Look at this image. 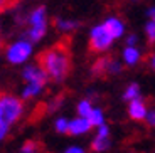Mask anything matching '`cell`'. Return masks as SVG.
<instances>
[{"instance_id": "obj_16", "label": "cell", "mask_w": 155, "mask_h": 153, "mask_svg": "<svg viewBox=\"0 0 155 153\" xmlns=\"http://www.w3.org/2000/svg\"><path fill=\"white\" fill-rule=\"evenodd\" d=\"M123 98L127 101H133V99H137V98H140V88H138V84H130L127 88V91L123 93Z\"/></svg>"}, {"instance_id": "obj_3", "label": "cell", "mask_w": 155, "mask_h": 153, "mask_svg": "<svg viewBox=\"0 0 155 153\" xmlns=\"http://www.w3.org/2000/svg\"><path fill=\"white\" fill-rule=\"evenodd\" d=\"M25 113L24 99L12 93H0V126L10 130Z\"/></svg>"}, {"instance_id": "obj_21", "label": "cell", "mask_w": 155, "mask_h": 153, "mask_svg": "<svg viewBox=\"0 0 155 153\" xmlns=\"http://www.w3.org/2000/svg\"><path fill=\"white\" fill-rule=\"evenodd\" d=\"M145 119H147V123L150 126H155V111H148V115Z\"/></svg>"}, {"instance_id": "obj_1", "label": "cell", "mask_w": 155, "mask_h": 153, "mask_svg": "<svg viewBox=\"0 0 155 153\" xmlns=\"http://www.w3.org/2000/svg\"><path fill=\"white\" fill-rule=\"evenodd\" d=\"M37 61L47 73L49 81H54V83L59 84V83H62L68 77L69 69H71L69 47L64 42H59L39 54Z\"/></svg>"}, {"instance_id": "obj_15", "label": "cell", "mask_w": 155, "mask_h": 153, "mask_svg": "<svg viewBox=\"0 0 155 153\" xmlns=\"http://www.w3.org/2000/svg\"><path fill=\"white\" fill-rule=\"evenodd\" d=\"M89 121H91V125H93L94 128H100L101 125H105V116H103V111L100 109V108H94L93 111H91V115H89Z\"/></svg>"}, {"instance_id": "obj_18", "label": "cell", "mask_w": 155, "mask_h": 153, "mask_svg": "<svg viewBox=\"0 0 155 153\" xmlns=\"http://www.w3.org/2000/svg\"><path fill=\"white\" fill-rule=\"evenodd\" d=\"M39 150H41V146L34 140H27V142L20 146V153H39Z\"/></svg>"}, {"instance_id": "obj_7", "label": "cell", "mask_w": 155, "mask_h": 153, "mask_svg": "<svg viewBox=\"0 0 155 153\" xmlns=\"http://www.w3.org/2000/svg\"><path fill=\"white\" fill-rule=\"evenodd\" d=\"M110 128L108 125H101L98 128V133L94 136V142L91 143V150L93 151H105L110 148Z\"/></svg>"}, {"instance_id": "obj_24", "label": "cell", "mask_w": 155, "mask_h": 153, "mask_svg": "<svg viewBox=\"0 0 155 153\" xmlns=\"http://www.w3.org/2000/svg\"><path fill=\"white\" fill-rule=\"evenodd\" d=\"M137 44V35H130V37L127 39V46L128 47H135Z\"/></svg>"}, {"instance_id": "obj_12", "label": "cell", "mask_w": 155, "mask_h": 153, "mask_svg": "<svg viewBox=\"0 0 155 153\" xmlns=\"http://www.w3.org/2000/svg\"><path fill=\"white\" fill-rule=\"evenodd\" d=\"M123 61L128 66H135L140 61V50L137 47H125L123 49Z\"/></svg>"}, {"instance_id": "obj_14", "label": "cell", "mask_w": 155, "mask_h": 153, "mask_svg": "<svg viewBox=\"0 0 155 153\" xmlns=\"http://www.w3.org/2000/svg\"><path fill=\"white\" fill-rule=\"evenodd\" d=\"M93 74L94 76H101V74H108V57H101L93 64Z\"/></svg>"}, {"instance_id": "obj_30", "label": "cell", "mask_w": 155, "mask_h": 153, "mask_svg": "<svg viewBox=\"0 0 155 153\" xmlns=\"http://www.w3.org/2000/svg\"><path fill=\"white\" fill-rule=\"evenodd\" d=\"M130 2H137V0H130Z\"/></svg>"}, {"instance_id": "obj_20", "label": "cell", "mask_w": 155, "mask_h": 153, "mask_svg": "<svg viewBox=\"0 0 155 153\" xmlns=\"http://www.w3.org/2000/svg\"><path fill=\"white\" fill-rule=\"evenodd\" d=\"M121 71V64L116 59H108V74H118Z\"/></svg>"}, {"instance_id": "obj_25", "label": "cell", "mask_w": 155, "mask_h": 153, "mask_svg": "<svg viewBox=\"0 0 155 153\" xmlns=\"http://www.w3.org/2000/svg\"><path fill=\"white\" fill-rule=\"evenodd\" d=\"M59 104H61V98H58V99H52V103H51L49 109H51V111H52V109H58Z\"/></svg>"}, {"instance_id": "obj_11", "label": "cell", "mask_w": 155, "mask_h": 153, "mask_svg": "<svg viewBox=\"0 0 155 153\" xmlns=\"http://www.w3.org/2000/svg\"><path fill=\"white\" fill-rule=\"evenodd\" d=\"M54 25L59 32H62V34H71V32H74L78 27H79V22L71 20V19H61V17H58V19L54 20Z\"/></svg>"}, {"instance_id": "obj_22", "label": "cell", "mask_w": 155, "mask_h": 153, "mask_svg": "<svg viewBox=\"0 0 155 153\" xmlns=\"http://www.w3.org/2000/svg\"><path fill=\"white\" fill-rule=\"evenodd\" d=\"M64 153H84V150L81 146H69V148L64 150Z\"/></svg>"}, {"instance_id": "obj_28", "label": "cell", "mask_w": 155, "mask_h": 153, "mask_svg": "<svg viewBox=\"0 0 155 153\" xmlns=\"http://www.w3.org/2000/svg\"><path fill=\"white\" fill-rule=\"evenodd\" d=\"M150 67L155 71V54H153V57H152V61H150Z\"/></svg>"}, {"instance_id": "obj_9", "label": "cell", "mask_w": 155, "mask_h": 153, "mask_svg": "<svg viewBox=\"0 0 155 153\" xmlns=\"http://www.w3.org/2000/svg\"><path fill=\"white\" fill-rule=\"evenodd\" d=\"M128 115L132 119H137V121H142V119L147 118L148 111L145 103L142 101V98H137V99L130 101V106H128Z\"/></svg>"}, {"instance_id": "obj_4", "label": "cell", "mask_w": 155, "mask_h": 153, "mask_svg": "<svg viewBox=\"0 0 155 153\" xmlns=\"http://www.w3.org/2000/svg\"><path fill=\"white\" fill-rule=\"evenodd\" d=\"M25 39H29L32 44L39 42L41 39H44V35L47 34V10L44 5H37L34 7L27 15H25Z\"/></svg>"}, {"instance_id": "obj_13", "label": "cell", "mask_w": 155, "mask_h": 153, "mask_svg": "<svg viewBox=\"0 0 155 153\" xmlns=\"http://www.w3.org/2000/svg\"><path fill=\"white\" fill-rule=\"evenodd\" d=\"M78 116H81V118H89V115H91V111L94 109L93 104H91V99H81L79 103H78Z\"/></svg>"}, {"instance_id": "obj_5", "label": "cell", "mask_w": 155, "mask_h": 153, "mask_svg": "<svg viewBox=\"0 0 155 153\" xmlns=\"http://www.w3.org/2000/svg\"><path fill=\"white\" fill-rule=\"evenodd\" d=\"M32 54H34V44L25 37L12 41V42H8L4 49L5 61L12 66L27 64V61L32 57Z\"/></svg>"}, {"instance_id": "obj_17", "label": "cell", "mask_w": 155, "mask_h": 153, "mask_svg": "<svg viewBox=\"0 0 155 153\" xmlns=\"http://www.w3.org/2000/svg\"><path fill=\"white\" fill-rule=\"evenodd\" d=\"M54 130L58 133L64 135V133H69V121L66 118H58L54 121Z\"/></svg>"}, {"instance_id": "obj_29", "label": "cell", "mask_w": 155, "mask_h": 153, "mask_svg": "<svg viewBox=\"0 0 155 153\" xmlns=\"http://www.w3.org/2000/svg\"><path fill=\"white\" fill-rule=\"evenodd\" d=\"M2 49H5V47H4V41H2V37H0V50Z\"/></svg>"}, {"instance_id": "obj_26", "label": "cell", "mask_w": 155, "mask_h": 153, "mask_svg": "<svg viewBox=\"0 0 155 153\" xmlns=\"http://www.w3.org/2000/svg\"><path fill=\"white\" fill-rule=\"evenodd\" d=\"M12 0H0V10H4V8H7L8 5H10Z\"/></svg>"}, {"instance_id": "obj_10", "label": "cell", "mask_w": 155, "mask_h": 153, "mask_svg": "<svg viewBox=\"0 0 155 153\" xmlns=\"http://www.w3.org/2000/svg\"><path fill=\"white\" fill-rule=\"evenodd\" d=\"M103 25L106 27V31L111 34L113 39H118L125 34V25L120 19H116V17H108V19L103 22Z\"/></svg>"}, {"instance_id": "obj_19", "label": "cell", "mask_w": 155, "mask_h": 153, "mask_svg": "<svg viewBox=\"0 0 155 153\" xmlns=\"http://www.w3.org/2000/svg\"><path fill=\"white\" fill-rule=\"evenodd\" d=\"M145 32H147V39L150 46H155V19H150V22L145 25Z\"/></svg>"}, {"instance_id": "obj_8", "label": "cell", "mask_w": 155, "mask_h": 153, "mask_svg": "<svg viewBox=\"0 0 155 153\" xmlns=\"http://www.w3.org/2000/svg\"><path fill=\"white\" fill-rule=\"evenodd\" d=\"M91 128H93V125H91V121L88 118L76 116L74 119L69 121V135H73V136H79V135L88 133Z\"/></svg>"}, {"instance_id": "obj_2", "label": "cell", "mask_w": 155, "mask_h": 153, "mask_svg": "<svg viewBox=\"0 0 155 153\" xmlns=\"http://www.w3.org/2000/svg\"><path fill=\"white\" fill-rule=\"evenodd\" d=\"M22 79H24V88L20 93V98L24 101L35 99L41 93L44 91L49 76L42 69V66L35 62V64H25L22 69Z\"/></svg>"}, {"instance_id": "obj_27", "label": "cell", "mask_w": 155, "mask_h": 153, "mask_svg": "<svg viewBox=\"0 0 155 153\" xmlns=\"http://www.w3.org/2000/svg\"><path fill=\"white\" fill-rule=\"evenodd\" d=\"M148 17H150V19H155V8H150V10H148Z\"/></svg>"}, {"instance_id": "obj_23", "label": "cell", "mask_w": 155, "mask_h": 153, "mask_svg": "<svg viewBox=\"0 0 155 153\" xmlns=\"http://www.w3.org/2000/svg\"><path fill=\"white\" fill-rule=\"evenodd\" d=\"M8 135V128H4V126H0V143L4 142L5 138H7Z\"/></svg>"}, {"instance_id": "obj_6", "label": "cell", "mask_w": 155, "mask_h": 153, "mask_svg": "<svg viewBox=\"0 0 155 153\" xmlns=\"http://www.w3.org/2000/svg\"><path fill=\"white\" fill-rule=\"evenodd\" d=\"M113 41L115 39L106 31V27L103 24H100V25L91 29V34H89V50L91 52H105V50H108L111 47Z\"/></svg>"}]
</instances>
